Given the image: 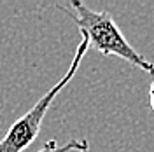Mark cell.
<instances>
[{"label": "cell", "mask_w": 154, "mask_h": 152, "mask_svg": "<svg viewBox=\"0 0 154 152\" xmlns=\"http://www.w3.org/2000/svg\"><path fill=\"white\" fill-rule=\"evenodd\" d=\"M58 9L70 16V19L79 26L81 35L86 37L89 46L95 47L102 56H117L149 75L154 74V63L145 59L126 40L109 11H93L79 0H72V11L65 5H58Z\"/></svg>", "instance_id": "cell-1"}, {"label": "cell", "mask_w": 154, "mask_h": 152, "mask_svg": "<svg viewBox=\"0 0 154 152\" xmlns=\"http://www.w3.org/2000/svg\"><path fill=\"white\" fill-rule=\"evenodd\" d=\"M88 49H89V42H88L86 37H82L75 49L74 59H72L68 70L65 72V75L61 77L26 114L21 115L18 121L11 126L5 136L0 140V152H23L35 142L38 131H40V126H42V119L46 117L48 110L51 108V105L54 102V98L60 95V91L67 84H70V81L74 79V75L77 74V70L81 67V61L86 56Z\"/></svg>", "instance_id": "cell-2"}, {"label": "cell", "mask_w": 154, "mask_h": 152, "mask_svg": "<svg viewBox=\"0 0 154 152\" xmlns=\"http://www.w3.org/2000/svg\"><path fill=\"white\" fill-rule=\"evenodd\" d=\"M72 150L89 152V143L84 138H79V140H70L65 145H60L54 138H51V140H48V142L44 143L40 149H37L35 152H72Z\"/></svg>", "instance_id": "cell-3"}, {"label": "cell", "mask_w": 154, "mask_h": 152, "mask_svg": "<svg viewBox=\"0 0 154 152\" xmlns=\"http://www.w3.org/2000/svg\"><path fill=\"white\" fill-rule=\"evenodd\" d=\"M149 105H151L154 114V82H151V87H149Z\"/></svg>", "instance_id": "cell-4"}]
</instances>
